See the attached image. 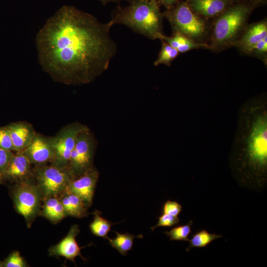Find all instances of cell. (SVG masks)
I'll return each mask as SVG.
<instances>
[{
  "mask_svg": "<svg viewBox=\"0 0 267 267\" xmlns=\"http://www.w3.org/2000/svg\"><path fill=\"white\" fill-rule=\"evenodd\" d=\"M222 237L214 233H210L206 229H202L195 233L189 239V246L186 251L189 252L192 248H203L207 246L214 240Z\"/></svg>",
  "mask_w": 267,
  "mask_h": 267,
  "instance_id": "ac0fdd59",
  "label": "cell"
},
{
  "mask_svg": "<svg viewBox=\"0 0 267 267\" xmlns=\"http://www.w3.org/2000/svg\"><path fill=\"white\" fill-rule=\"evenodd\" d=\"M96 145V140L89 128L79 134L68 165L75 177L93 167L92 163Z\"/></svg>",
  "mask_w": 267,
  "mask_h": 267,
  "instance_id": "8992f818",
  "label": "cell"
},
{
  "mask_svg": "<svg viewBox=\"0 0 267 267\" xmlns=\"http://www.w3.org/2000/svg\"><path fill=\"white\" fill-rule=\"evenodd\" d=\"M22 152L31 164L42 165L52 162L54 153L51 137L37 133L31 143Z\"/></svg>",
  "mask_w": 267,
  "mask_h": 267,
  "instance_id": "8fae6325",
  "label": "cell"
},
{
  "mask_svg": "<svg viewBox=\"0 0 267 267\" xmlns=\"http://www.w3.org/2000/svg\"><path fill=\"white\" fill-rule=\"evenodd\" d=\"M116 237L111 239L106 238L111 247L116 249L121 255L126 256L133 246L134 240L136 236L130 233H121L114 231Z\"/></svg>",
  "mask_w": 267,
  "mask_h": 267,
  "instance_id": "e0dca14e",
  "label": "cell"
},
{
  "mask_svg": "<svg viewBox=\"0 0 267 267\" xmlns=\"http://www.w3.org/2000/svg\"><path fill=\"white\" fill-rule=\"evenodd\" d=\"M179 222L180 220L178 216L163 214L159 217L157 223L151 227V229L154 230L158 227H171L178 223Z\"/></svg>",
  "mask_w": 267,
  "mask_h": 267,
  "instance_id": "cb8c5ba5",
  "label": "cell"
},
{
  "mask_svg": "<svg viewBox=\"0 0 267 267\" xmlns=\"http://www.w3.org/2000/svg\"><path fill=\"white\" fill-rule=\"evenodd\" d=\"M59 201L55 198H51L48 199V200L46 201L44 209V212L45 215L48 217L49 215L50 214V213L52 212L53 209H54L55 207L57 205V204L58 203Z\"/></svg>",
  "mask_w": 267,
  "mask_h": 267,
  "instance_id": "f546056e",
  "label": "cell"
},
{
  "mask_svg": "<svg viewBox=\"0 0 267 267\" xmlns=\"http://www.w3.org/2000/svg\"><path fill=\"white\" fill-rule=\"evenodd\" d=\"M149 1H150L151 2H152L153 3L156 4V5H158V3H157V0H149Z\"/></svg>",
  "mask_w": 267,
  "mask_h": 267,
  "instance_id": "d590c367",
  "label": "cell"
},
{
  "mask_svg": "<svg viewBox=\"0 0 267 267\" xmlns=\"http://www.w3.org/2000/svg\"><path fill=\"white\" fill-rule=\"evenodd\" d=\"M98 177V171L92 167L82 175L75 177L67 187V191L77 195L86 205H89L92 202Z\"/></svg>",
  "mask_w": 267,
  "mask_h": 267,
  "instance_id": "9c48e42d",
  "label": "cell"
},
{
  "mask_svg": "<svg viewBox=\"0 0 267 267\" xmlns=\"http://www.w3.org/2000/svg\"><path fill=\"white\" fill-rule=\"evenodd\" d=\"M245 54L259 58L267 65V37L252 46Z\"/></svg>",
  "mask_w": 267,
  "mask_h": 267,
  "instance_id": "7402d4cb",
  "label": "cell"
},
{
  "mask_svg": "<svg viewBox=\"0 0 267 267\" xmlns=\"http://www.w3.org/2000/svg\"><path fill=\"white\" fill-rule=\"evenodd\" d=\"M0 148L14 151L11 135L6 126L0 128Z\"/></svg>",
  "mask_w": 267,
  "mask_h": 267,
  "instance_id": "d4e9b609",
  "label": "cell"
},
{
  "mask_svg": "<svg viewBox=\"0 0 267 267\" xmlns=\"http://www.w3.org/2000/svg\"><path fill=\"white\" fill-rule=\"evenodd\" d=\"M36 175L39 187L46 196L55 195L66 189L75 177L68 167L54 164L37 168Z\"/></svg>",
  "mask_w": 267,
  "mask_h": 267,
  "instance_id": "ba28073f",
  "label": "cell"
},
{
  "mask_svg": "<svg viewBox=\"0 0 267 267\" xmlns=\"http://www.w3.org/2000/svg\"><path fill=\"white\" fill-rule=\"evenodd\" d=\"M94 215L93 220L89 225L90 230L94 235L106 238L114 223L102 217L97 211Z\"/></svg>",
  "mask_w": 267,
  "mask_h": 267,
  "instance_id": "d6986e66",
  "label": "cell"
},
{
  "mask_svg": "<svg viewBox=\"0 0 267 267\" xmlns=\"http://www.w3.org/2000/svg\"><path fill=\"white\" fill-rule=\"evenodd\" d=\"M1 265H0V267H1Z\"/></svg>",
  "mask_w": 267,
  "mask_h": 267,
  "instance_id": "8d00e7d4",
  "label": "cell"
},
{
  "mask_svg": "<svg viewBox=\"0 0 267 267\" xmlns=\"http://www.w3.org/2000/svg\"><path fill=\"white\" fill-rule=\"evenodd\" d=\"M157 1L159 6L162 5L168 9L174 5L178 0H157Z\"/></svg>",
  "mask_w": 267,
  "mask_h": 267,
  "instance_id": "1f68e13d",
  "label": "cell"
},
{
  "mask_svg": "<svg viewBox=\"0 0 267 267\" xmlns=\"http://www.w3.org/2000/svg\"><path fill=\"white\" fill-rule=\"evenodd\" d=\"M88 128L78 122L71 123L51 137L54 153L52 164L61 167H68L77 137L81 132Z\"/></svg>",
  "mask_w": 267,
  "mask_h": 267,
  "instance_id": "52a82bcc",
  "label": "cell"
},
{
  "mask_svg": "<svg viewBox=\"0 0 267 267\" xmlns=\"http://www.w3.org/2000/svg\"><path fill=\"white\" fill-rule=\"evenodd\" d=\"M161 41V48L154 62V65L155 66L162 64L171 66L172 62L178 56L179 53L176 48L171 46L164 41Z\"/></svg>",
  "mask_w": 267,
  "mask_h": 267,
  "instance_id": "ffe728a7",
  "label": "cell"
},
{
  "mask_svg": "<svg viewBox=\"0 0 267 267\" xmlns=\"http://www.w3.org/2000/svg\"><path fill=\"white\" fill-rule=\"evenodd\" d=\"M126 6L118 7L110 21L124 25L133 31L151 40H160L164 35L162 13L159 6L149 0H131Z\"/></svg>",
  "mask_w": 267,
  "mask_h": 267,
  "instance_id": "3957f363",
  "label": "cell"
},
{
  "mask_svg": "<svg viewBox=\"0 0 267 267\" xmlns=\"http://www.w3.org/2000/svg\"><path fill=\"white\" fill-rule=\"evenodd\" d=\"M61 203H62L65 212L73 216V210L72 206L67 195L63 197Z\"/></svg>",
  "mask_w": 267,
  "mask_h": 267,
  "instance_id": "4dcf8cb0",
  "label": "cell"
},
{
  "mask_svg": "<svg viewBox=\"0 0 267 267\" xmlns=\"http://www.w3.org/2000/svg\"><path fill=\"white\" fill-rule=\"evenodd\" d=\"M31 163L22 151H17L14 155L5 171L3 178L12 180H23L31 172Z\"/></svg>",
  "mask_w": 267,
  "mask_h": 267,
  "instance_id": "9a60e30c",
  "label": "cell"
},
{
  "mask_svg": "<svg viewBox=\"0 0 267 267\" xmlns=\"http://www.w3.org/2000/svg\"><path fill=\"white\" fill-rule=\"evenodd\" d=\"M13 155L12 151L0 148V172L2 174L7 168Z\"/></svg>",
  "mask_w": 267,
  "mask_h": 267,
  "instance_id": "4316f807",
  "label": "cell"
},
{
  "mask_svg": "<svg viewBox=\"0 0 267 267\" xmlns=\"http://www.w3.org/2000/svg\"><path fill=\"white\" fill-rule=\"evenodd\" d=\"M113 24L102 23L73 6L64 5L39 31L36 46L43 69L67 85L89 83L108 68L117 51Z\"/></svg>",
  "mask_w": 267,
  "mask_h": 267,
  "instance_id": "6da1fadb",
  "label": "cell"
},
{
  "mask_svg": "<svg viewBox=\"0 0 267 267\" xmlns=\"http://www.w3.org/2000/svg\"><path fill=\"white\" fill-rule=\"evenodd\" d=\"M253 4L234 3L213 20L207 44L209 49L220 52L234 46L248 25Z\"/></svg>",
  "mask_w": 267,
  "mask_h": 267,
  "instance_id": "277c9868",
  "label": "cell"
},
{
  "mask_svg": "<svg viewBox=\"0 0 267 267\" xmlns=\"http://www.w3.org/2000/svg\"><path fill=\"white\" fill-rule=\"evenodd\" d=\"M104 5L107 4L111 2H119L121 0H99ZM128 1H131V0H126Z\"/></svg>",
  "mask_w": 267,
  "mask_h": 267,
  "instance_id": "d6a6232c",
  "label": "cell"
},
{
  "mask_svg": "<svg viewBox=\"0 0 267 267\" xmlns=\"http://www.w3.org/2000/svg\"><path fill=\"white\" fill-rule=\"evenodd\" d=\"M4 266L6 267H23L24 262L18 252H14L6 259Z\"/></svg>",
  "mask_w": 267,
  "mask_h": 267,
  "instance_id": "83f0119b",
  "label": "cell"
},
{
  "mask_svg": "<svg viewBox=\"0 0 267 267\" xmlns=\"http://www.w3.org/2000/svg\"><path fill=\"white\" fill-rule=\"evenodd\" d=\"M173 32H178L197 42L208 43L211 24L195 13L186 1H178L162 13Z\"/></svg>",
  "mask_w": 267,
  "mask_h": 267,
  "instance_id": "5b68a950",
  "label": "cell"
},
{
  "mask_svg": "<svg viewBox=\"0 0 267 267\" xmlns=\"http://www.w3.org/2000/svg\"><path fill=\"white\" fill-rule=\"evenodd\" d=\"M182 211L181 204L176 201L168 200L165 202L162 207L163 214H167L174 216H178Z\"/></svg>",
  "mask_w": 267,
  "mask_h": 267,
  "instance_id": "484cf974",
  "label": "cell"
},
{
  "mask_svg": "<svg viewBox=\"0 0 267 267\" xmlns=\"http://www.w3.org/2000/svg\"><path fill=\"white\" fill-rule=\"evenodd\" d=\"M12 139L14 151H20L32 141L37 133L33 126L26 122L12 123L6 126Z\"/></svg>",
  "mask_w": 267,
  "mask_h": 267,
  "instance_id": "5bb4252c",
  "label": "cell"
},
{
  "mask_svg": "<svg viewBox=\"0 0 267 267\" xmlns=\"http://www.w3.org/2000/svg\"><path fill=\"white\" fill-rule=\"evenodd\" d=\"M3 178L2 174L0 172V183L2 181Z\"/></svg>",
  "mask_w": 267,
  "mask_h": 267,
  "instance_id": "e575fe53",
  "label": "cell"
},
{
  "mask_svg": "<svg viewBox=\"0 0 267 267\" xmlns=\"http://www.w3.org/2000/svg\"><path fill=\"white\" fill-rule=\"evenodd\" d=\"M14 193V202L18 212L29 218L36 212L39 203L37 187L27 182H21Z\"/></svg>",
  "mask_w": 267,
  "mask_h": 267,
  "instance_id": "30bf717a",
  "label": "cell"
},
{
  "mask_svg": "<svg viewBox=\"0 0 267 267\" xmlns=\"http://www.w3.org/2000/svg\"><path fill=\"white\" fill-rule=\"evenodd\" d=\"M267 37V20L265 18L248 24L234 46L240 53L245 54L252 46Z\"/></svg>",
  "mask_w": 267,
  "mask_h": 267,
  "instance_id": "4fadbf2b",
  "label": "cell"
},
{
  "mask_svg": "<svg viewBox=\"0 0 267 267\" xmlns=\"http://www.w3.org/2000/svg\"><path fill=\"white\" fill-rule=\"evenodd\" d=\"M79 231L78 225L72 226L67 236L55 247L54 253L72 261L81 256V248L76 240Z\"/></svg>",
  "mask_w": 267,
  "mask_h": 267,
  "instance_id": "2e32d148",
  "label": "cell"
},
{
  "mask_svg": "<svg viewBox=\"0 0 267 267\" xmlns=\"http://www.w3.org/2000/svg\"><path fill=\"white\" fill-rule=\"evenodd\" d=\"M67 195L72 206L73 216L82 217L86 215V205L82 200L77 195L69 191H67Z\"/></svg>",
  "mask_w": 267,
  "mask_h": 267,
  "instance_id": "603a6c76",
  "label": "cell"
},
{
  "mask_svg": "<svg viewBox=\"0 0 267 267\" xmlns=\"http://www.w3.org/2000/svg\"><path fill=\"white\" fill-rule=\"evenodd\" d=\"M191 10L201 18L213 20L234 3V0H188Z\"/></svg>",
  "mask_w": 267,
  "mask_h": 267,
  "instance_id": "7c38bea8",
  "label": "cell"
},
{
  "mask_svg": "<svg viewBox=\"0 0 267 267\" xmlns=\"http://www.w3.org/2000/svg\"><path fill=\"white\" fill-rule=\"evenodd\" d=\"M65 212V211L62 203L59 201L48 217L54 220H60L64 217Z\"/></svg>",
  "mask_w": 267,
  "mask_h": 267,
  "instance_id": "f1b7e54d",
  "label": "cell"
},
{
  "mask_svg": "<svg viewBox=\"0 0 267 267\" xmlns=\"http://www.w3.org/2000/svg\"><path fill=\"white\" fill-rule=\"evenodd\" d=\"M229 164L234 177L241 182L262 186L266 182V92L251 97L240 107Z\"/></svg>",
  "mask_w": 267,
  "mask_h": 267,
  "instance_id": "7a4b0ae2",
  "label": "cell"
},
{
  "mask_svg": "<svg viewBox=\"0 0 267 267\" xmlns=\"http://www.w3.org/2000/svg\"><path fill=\"white\" fill-rule=\"evenodd\" d=\"M193 221L190 220L188 223L173 227L164 233L169 237L171 241H188V236L191 233V226Z\"/></svg>",
  "mask_w": 267,
  "mask_h": 267,
  "instance_id": "44dd1931",
  "label": "cell"
},
{
  "mask_svg": "<svg viewBox=\"0 0 267 267\" xmlns=\"http://www.w3.org/2000/svg\"><path fill=\"white\" fill-rule=\"evenodd\" d=\"M254 3L265 2L266 0H250Z\"/></svg>",
  "mask_w": 267,
  "mask_h": 267,
  "instance_id": "836d02e7",
  "label": "cell"
}]
</instances>
